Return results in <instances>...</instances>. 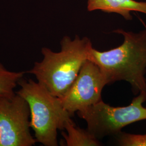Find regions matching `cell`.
I'll return each instance as SVG.
<instances>
[{
  "label": "cell",
  "instance_id": "cell-7",
  "mask_svg": "<svg viewBox=\"0 0 146 146\" xmlns=\"http://www.w3.org/2000/svg\"><path fill=\"white\" fill-rule=\"evenodd\" d=\"M89 11L100 10L106 13H114L122 16L126 20L132 19L131 11H139L146 14V2L135 0H88Z\"/></svg>",
  "mask_w": 146,
  "mask_h": 146
},
{
  "label": "cell",
  "instance_id": "cell-1",
  "mask_svg": "<svg viewBox=\"0 0 146 146\" xmlns=\"http://www.w3.org/2000/svg\"><path fill=\"white\" fill-rule=\"evenodd\" d=\"M114 32L123 36V43L104 52L92 48L88 60L99 67L108 84L125 81L135 95L146 92V29L138 33L122 29Z\"/></svg>",
  "mask_w": 146,
  "mask_h": 146
},
{
  "label": "cell",
  "instance_id": "cell-5",
  "mask_svg": "<svg viewBox=\"0 0 146 146\" xmlns=\"http://www.w3.org/2000/svg\"><path fill=\"white\" fill-rule=\"evenodd\" d=\"M30 122L29 106L22 96L0 97V146L35 145Z\"/></svg>",
  "mask_w": 146,
  "mask_h": 146
},
{
  "label": "cell",
  "instance_id": "cell-10",
  "mask_svg": "<svg viewBox=\"0 0 146 146\" xmlns=\"http://www.w3.org/2000/svg\"><path fill=\"white\" fill-rule=\"evenodd\" d=\"M116 137L119 146H146V134H133L121 131Z\"/></svg>",
  "mask_w": 146,
  "mask_h": 146
},
{
  "label": "cell",
  "instance_id": "cell-6",
  "mask_svg": "<svg viewBox=\"0 0 146 146\" xmlns=\"http://www.w3.org/2000/svg\"><path fill=\"white\" fill-rule=\"evenodd\" d=\"M107 84L99 67L88 59L67 92L59 99L63 108L73 115L102 101V92Z\"/></svg>",
  "mask_w": 146,
  "mask_h": 146
},
{
  "label": "cell",
  "instance_id": "cell-8",
  "mask_svg": "<svg viewBox=\"0 0 146 146\" xmlns=\"http://www.w3.org/2000/svg\"><path fill=\"white\" fill-rule=\"evenodd\" d=\"M62 135L66 146H99L101 145L99 140L89 131L78 127L71 119L64 125Z\"/></svg>",
  "mask_w": 146,
  "mask_h": 146
},
{
  "label": "cell",
  "instance_id": "cell-4",
  "mask_svg": "<svg viewBox=\"0 0 146 146\" xmlns=\"http://www.w3.org/2000/svg\"><path fill=\"white\" fill-rule=\"evenodd\" d=\"M146 100V92L139 93L125 107H112L102 100L78 111V115L87 122V129L99 140L116 136L127 125L146 120V108L143 106Z\"/></svg>",
  "mask_w": 146,
  "mask_h": 146
},
{
  "label": "cell",
  "instance_id": "cell-2",
  "mask_svg": "<svg viewBox=\"0 0 146 146\" xmlns=\"http://www.w3.org/2000/svg\"><path fill=\"white\" fill-rule=\"evenodd\" d=\"M92 48V42L87 37L81 38L76 35L72 39L64 36L60 52L42 48V60L34 63L26 73L34 75L37 81L54 96L61 98L76 78L84 62L88 59Z\"/></svg>",
  "mask_w": 146,
  "mask_h": 146
},
{
  "label": "cell",
  "instance_id": "cell-3",
  "mask_svg": "<svg viewBox=\"0 0 146 146\" xmlns=\"http://www.w3.org/2000/svg\"><path fill=\"white\" fill-rule=\"evenodd\" d=\"M16 92L26 100L31 111V128L37 142L45 146H58V132L63 131L72 115L65 110L60 99L43 85L23 78Z\"/></svg>",
  "mask_w": 146,
  "mask_h": 146
},
{
  "label": "cell",
  "instance_id": "cell-9",
  "mask_svg": "<svg viewBox=\"0 0 146 146\" xmlns=\"http://www.w3.org/2000/svg\"><path fill=\"white\" fill-rule=\"evenodd\" d=\"M26 72H15L8 69L0 61V97H11Z\"/></svg>",
  "mask_w": 146,
  "mask_h": 146
}]
</instances>
